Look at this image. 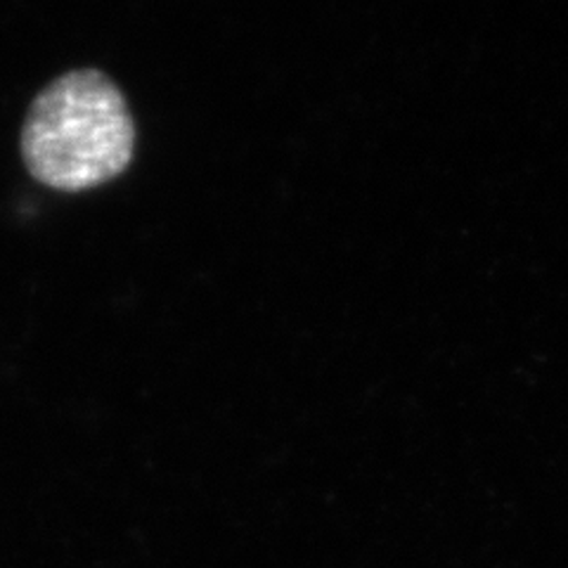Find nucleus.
Returning <instances> with one entry per match:
<instances>
[{"label": "nucleus", "instance_id": "nucleus-1", "mask_svg": "<svg viewBox=\"0 0 568 568\" xmlns=\"http://www.w3.org/2000/svg\"><path fill=\"white\" fill-rule=\"evenodd\" d=\"M22 159L41 185L83 192L133 162L135 123L121 88L98 69L67 71L33 98L22 126Z\"/></svg>", "mask_w": 568, "mask_h": 568}]
</instances>
